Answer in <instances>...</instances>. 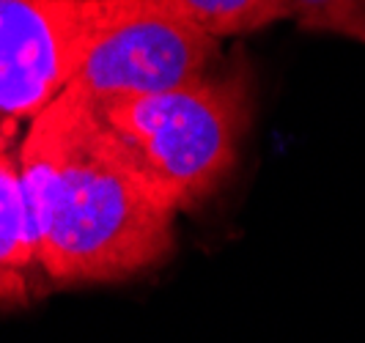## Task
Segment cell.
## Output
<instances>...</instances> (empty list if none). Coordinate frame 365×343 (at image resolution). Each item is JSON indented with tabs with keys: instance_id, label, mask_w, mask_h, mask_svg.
Returning a JSON list of instances; mask_svg holds the SVG:
<instances>
[{
	"instance_id": "cell-8",
	"label": "cell",
	"mask_w": 365,
	"mask_h": 343,
	"mask_svg": "<svg viewBox=\"0 0 365 343\" xmlns=\"http://www.w3.org/2000/svg\"><path fill=\"white\" fill-rule=\"evenodd\" d=\"M363 3H365V0H363Z\"/></svg>"
},
{
	"instance_id": "cell-4",
	"label": "cell",
	"mask_w": 365,
	"mask_h": 343,
	"mask_svg": "<svg viewBox=\"0 0 365 343\" xmlns=\"http://www.w3.org/2000/svg\"><path fill=\"white\" fill-rule=\"evenodd\" d=\"M217 55L220 39L143 0L138 11L93 44L72 83L96 105L121 96H151L206 77Z\"/></svg>"
},
{
	"instance_id": "cell-6",
	"label": "cell",
	"mask_w": 365,
	"mask_h": 343,
	"mask_svg": "<svg viewBox=\"0 0 365 343\" xmlns=\"http://www.w3.org/2000/svg\"><path fill=\"white\" fill-rule=\"evenodd\" d=\"M176 17L192 22L215 39L245 36L272 25L280 14V0H146Z\"/></svg>"
},
{
	"instance_id": "cell-2",
	"label": "cell",
	"mask_w": 365,
	"mask_h": 343,
	"mask_svg": "<svg viewBox=\"0 0 365 343\" xmlns=\"http://www.w3.org/2000/svg\"><path fill=\"white\" fill-rule=\"evenodd\" d=\"M163 198L179 212L203 206L228 181L250 127V77L237 66L182 88L96 105Z\"/></svg>"
},
{
	"instance_id": "cell-5",
	"label": "cell",
	"mask_w": 365,
	"mask_h": 343,
	"mask_svg": "<svg viewBox=\"0 0 365 343\" xmlns=\"http://www.w3.org/2000/svg\"><path fill=\"white\" fill-rule=\"evenodd\" d=\"M38 267L31 209L19 170V140H0V310L31 302Z\"/></svg>"
},
{
	"instance_id": "cell-7",
	"label": "cell",
	"mask_w": 365,
	"mask_h": 343,
	"mask_svg": "<svg viewBox=\"0 0 365 343\" xmlns=\"http://www.w3.org/2000/svg\"><path fill=\"white\" fill-rule=\"evenodd\" d=\"M280 14L305 31L338 34L365 44L363 0H280Z\"/></svg>"
},
{
	"instance_id": "cell-3",
	"label": "cell",
	"mask_w": 365,
	"mask_h": 343,
	"mask_svg": "<svg viewBox=\"0 0 365 343\" xmlns=\"http://www.w3.org/2000/svg\"><path fill=\"white\" fill-rule=\"evenodd\" d=\"M143 0H0V140L69 88L93 44Z\"/></svg>"
},
{
	"instance_id": "cell-1",
	"label": "cell",
	"mask_w": 365,
	"mask_h": 343,
	"mask_svg": "<svg viewBox=\"0 0 365 343\" xmlns=\"http://www.w3.org/2000/svg\"><path fill=\"white\" fill-rule=\"evenodd\" d=\"M19 170L53 286L118 283L173 253L179 212L80 86L69 83L28 124Z\"/></svg>"
}]
</instances>
